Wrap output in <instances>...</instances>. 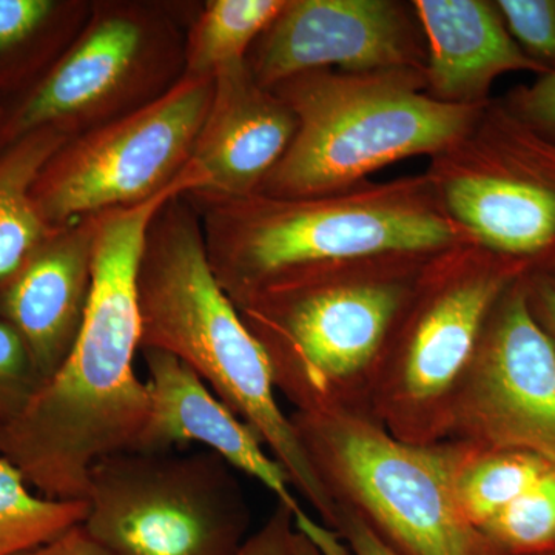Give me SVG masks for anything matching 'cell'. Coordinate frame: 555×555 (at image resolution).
<instances>
[{"label":"cell","instance_id":"cell-6","mask_svg":"<svg viewBox=\"0 0 555 555\" xmlns=\"http://www.w3.org/2000/svg\"><path fill=\"white\" fill-rule=\"evenodd\" d=\"M291 420L335 505L357 511L398 554L506 555L460 507L462 441L408 443L361 408L295 411Z\"/></svg>","mask_w":555,"mask_h":555},{"label":"cell","instance_id":"cell-21","mask_svg":"<svg viewBox=\"0 0 555 555\" xmlns=\"http://www.w3.org/2000/svg\"><path fill=\"white\" fill-rule=\"evenodd\" d=\"M553 463L531 452L465 443L455 476L460 507L478 531L540 480Z\"/></svg>","mask_w":555,"mask_h":555},{"label":"cell","instance_id":"cell-26","mask_svg":"<svg viewBox=\"0 0 555 555\" xmlns=\"http://www.w3.org/2000/svg\"><path fill=\"white\" fill-rule=\"evenodd\" d=\"M502 100L518 118L555 142V69L540 75L531 86L517 87Z\"/></svg>","mask_w":555,"mask_h":555},{"label":"cell","instance_id":"cell-23","mask_svg":"<svg viewBox=\"0 0 555 555\" xmlns=\"http://www.w3.org/2000/svg\"><path fill=\"white\" fill-rule=\"evenodd\" d=\"M481 532L506 555L555 553V465Z\"/></svg>","mask_w":555,"mask_h":555},{"label":"cell","instance_id":"cell-32","mask_svg":"<svg viewBox=\"0 0 555 555\" xmlns=\"http://www.w3.org/2000/svg\"><path fill=\"white\" fill-rule=\"evenodd\" d=\"M539 275L545 276L546 280L550 281V283L554 284V286H555V266H554V268L546 270L545 273H539Z\"/></svg>","mask_w":555,"mask_h":555},{"label":"cell","instance_id":"cell-9","mask_svg":"<svg viewBox=\"0 0 555 555\" xmlns=\"http://www.w3.org/2000/svg\"><path fill=\"white\" fill-rule=\"evenodd\" d=\"M221 456L118 452L94 463L83 528L108 555H236L250 511Z\"/></svg>","mask_w":555,"mask_h":555},{"label":"cell","instance_id":"cell-10","mask_svg":"<svg viewBox=\"0 0 555 555\" xmlns=\"http://www.w3.org/2000/svg\"><path fill=\"white\" fill-rule=\"evenodd\" d=\"M452 221L477 247L529 275L555 266V142L491 100L425 171Z\"/></svg>","mask_w":555,"mask_h":555},{"label":"cell","instance_id":"cell-24","mask_svg":"<svg viewBox=\"0 0 555 555\" xmlns=\"http://www.w3.org/2000/svg\"><path fill=\"white\" fill-rule=\"evenodd\" d=\"M507 31L543 72L555 69V0H495Z\"/></svg>","mask_w":555,"mask_h":555},{"label":"cell","instance_id":"cell-7","mask_svg":"<svg viewBox=\"0 0 555 555\" xmlns=\"http://www.w3.org/2000/svg\"><path fill=\"white\" fill-rule=\"evenodd\" d=\"M526 275L473 243L429 259L372 378L369 414L408 443L447 441L452 401L489 315Z\"/></svg>","mask_w":555,"mask_h":555},{"label":"cell","instance_id":"cell-19","mask_svg":"<svg viewBox=\"0 0 555 555\" xmlns=\"http://www.w3.org/2000/svg\"><path fill=\"white\" fill-rule=\"evenodd\" d=\"M68 139L60 130L40 129L0 150V281L56 229L40 215L33 188Z\"/></svg>","mask_w":555,"mask_h":555},{"label":"cell","instance_id":"cell-22","mask_svg":"<svg viewBox=\"0 0 555 555\" xmlns=\"http://www.w3.org/2000/svg\"><path fill=\"white\" fill-rule=\"evenodd\" d=\"M86 500H53L38 494L0 456V555H21L56 539L87 517Z\"/></svg>","mask_w":555,"mask_h":555},{"label":"cell","instance_id":"cell-11","mask_svg":"<svg viewBox=\"0 0 555 555\" xmlns=\"http://www.w3.org/2000/svg\"><path fill=\"white\" fill-rule=\"evenodd\" d=\"M211 96L214 78L182 76L155 101L69 138L36 179L40 215L62 228L173 188L184 178Z\"/></svg>","mask_w":555,"mask_h":555},{"label":"cell","instance_id":"cell-34","mask_svg":"<svg viewBox=\"0 0 555 555\" xmlns=\"http://www.w3.org/2000/svg\"><path fill=\"white\" fill-rule=\"evenodd\" d=\"M547 555H555V553H553V554H547Z\"/></svg>","mask_w":555,"mask_h":555},{"label":"cell","instance_id":"cell-8","mask_svg":"<svg viewBox=\"0 0 555 555\" xmlns=\"http://www.w3.org/2000/svg\"><path fill=\"white\" fill-rule=\"evenodd\" d=\"M185 36L160 7L107 2L13 104L0 108V150L40 129L67 137L118 119L184 76Z\"/></svg>","mask_w":555,"mask_h":555},{"label":"cell","instance_id":"cell-27","mask_svg":"<svg viewBox=\"0 0 555 555\" xmlns=\"http://www.w3.org/2000/svg\"><path fill=\"white\" fill-rule=\"evenodd\" d=\"M294 516L276 503L266 524L248 535L236 555H294Z\"/></svg>","mask_w":555,"mask_h":555},{"label":"cell","instance_id":"cell-20","mask_svg":"<svg viewBox=\"0 0 555 555\" xmlns=\"http://www.w3.org/2000/svg\"><path fill=\"white\" fill-rule=\"evenodd\" d=\"M287 0H210L185 35L184 76L215 78L221 69L246 62Z\"/></svg>","mask_w":555,"mask_h":555},{"label":"cell","instance_id":"cell-25","mask_svg":"<svg viewBox=\"0 0 555 555\" xmlns=\"http://www.w3.org/2000/svg\"><path fill=\"white\" fill-rule=\"evenodd\" d=\"M42 385L24 339L0 321V425L20 415Z\"/></svg>","mask_w":555,"mask_h":555},{"label":"cell","instance_id":"cell-29","mask_svg":"<svg viewBox=\"0 0 555 555\" xmlns=\"http://www.w3.org/2000/svg\"><path fill=\"white\" fill-rule=\"evenodd\" d=\"M21 555H108L87 532L83 525L73 526L64 534L56 537L49 543H43L35 550L27 551Z\"/></svg>","mask_w":555,"mask_h":555},{"label":"cell","instance_id":"cell-3","mask_svg":"<svg viewBox=\"0 0 555 555\" xmlns=\"http://www.w3.org/2000/svg\"><path fill=\"white\" fill-rule=\"evenodd\" d=\"M138 292L141 350H164L192 369L257 434L294 491L331 528L337 505L310 465L291 415L278 403L264 347L219 286L198 211L188 196L167 201L150 224Z\"/></svg>","mask_w":555,"mask_h":555},{"label":"cell","instance_id":"cell-16","mask_svg":"<svg viewBox=\"0 0 555 555\" xmlns=\"http://www.w3.org/2000/svg\"><path fill=\"white\" fill-rule=\"evenodd\" d=\"M94 217L56 228L0 281V321L30 350L43 383L72 352L93 272Z\"/></svg>","mask_w":555,"mask_h":555},{"label":"cell","instance_id":"cell-4","mask_svg":"<svg viewBox=\"0 0 555 555\" xmlns=\"http://www.w3.org/2000/svg\"><path fill=\"white\" fill-rule=\"evenodd\" d=\"M272 90L297 118L291 147L258 192L275 198L335 195L398 160L433 158L459 141L488 104L434 100L420 69H312Z\"/></svg>","mask_w":555,"mask_h":555},{"label":"cell","instance_id":"cell-12","mask_svg":"<svg viewBox=\"0 0 555 555\" xmlns=\"http://www.w3.org/2000/svg\"><path fill=\"white\" fill-rule=\"evenodd\" d=\"M528 276L496 302L449 412L447 441L531 452L555 465V347Z\"/></svg>","mask_w":555,"mask_h":555},{"label":"cell","instance_id":"cell-2","mask_svg":"<svg viewBox=\"0 0 555 555\" xmlns=\"http://www.w3.org/2000/svg\"><path fill=\"white\" fill-rule=\"evenodd\" d=\"M185 196L198 211L210 268L236 308L308 278L473 243L425 173L315 198Z\"/></svg>","mask_w":555,"mask_h":555},{"label":"cell","instance_id":"cell-30","mask_svg":"<svg viewBox=\"0 0 555 555\" xmlns=\"http://www.w3.org/2000/svg\"><path fill=\"white\" fill-rule=\"evenodd\" d=\"M528 287L532 312L555 347V286L535 273L528 276Z\"/></svg>","mask_w":555,"mask_h":555},{"label":"cell","instance_id":"cell-17","mask_svg":"<svg viewBox=\"0 0 555 555\" xmlns=\"http://www.w3.org/2000/svg\"><path fill=\"white\" fill-rule=\"evenodd\" d=\"M426 42V93L444 104L480 107L506 73L545 75L507 31L495 2L414 0Z\"/></svg>","mask_w":555,"mask_h":555},{"label":"cell","instance_id":"cell-18","mask_svg":"<svg viewBox=\"0 0 555 555\" xmlns=\"http://www.w3.org/2000/svg\"><path fill=\"white\" fill-rule=\"evenodd\" d=\"M91 7L60 0H0V93L27 89L64 53Z\"/></svg>","mask_w":555,"mask_h":555},{"label":"cell","instance_id":"cell-13","mask_svg":"<svg viewBox=\"0 0 555 555\" xmlns=\"http://www.w3.org/2000/svg\"><path fill=\"white\" fill-rule=\"evenodd\" d=\"M426 57L412 2L287 0L246 62L259 86L273 89L312 69L425 72Z\"/></svg>","mask_w":555,"mask_h":555},{"label":"cell","instance_id":"cell-14","mask_svg":"<svg viewBox=\"0 0 555 555\" xmlns=\"http://www.w3.org/2000/svg\"><path fill=\"white\" fill-rule=\"evenodd\" d=\"M149 379V414L134 452H169L181 443L203 444L233 469L254 477L294 516L298 534L312 540L326 537L299 503L286 470L273 459L257 434L240 418L179 358L158 349H144Z\"/></svg>","mask_w":555,"mask_h":555},{"label":"cell","instance_id":"cell-31","mask_svg":"<svg viewBox=\"0 0 555 555\" xmlns=\"http://www.w3.org/2000/svg\"><path fill=\"white\" fill-rule=\"evenodd\" d=\"M294 555H321L318 553L317 547L309 542L306 537L298 534L295 531L294 534Z\"/></svg>","mask_w":555,"mask_h":555},{"label":"cell","instance_id":"cell-15","mask_svg":"<svg viewBox=\"0 0 555 555\" xmlns=\"http://www.w3.org/2000/svg\"><path fill=\"white\" fill-rule=\"evenodd\" d=\"M295 133L294 112L276 91L259 86L247 62L221 69L189 163L203 179V189L190 195H255L286 155Z\"/></svg>","mask_w":555,"mask_h":555},{"label":"cell","instance_id":"cell-5","mask_svg":"<svg viewBox=\"0 0 555 555\" xmlns=\"http://www.w3.org/2000/svg\"><path fill=\"white\" fill-rule=\"evenodd\" d=\"M433 258L385 259L308 278L236 308L268 353L276 389L297 411L366 409L387 341Z\"/></svg>","mask_w":555,"mask_h":555},{"label":"cell","instance_id":"cell-33","mask_svg":"<svg viewBox=\"0 0 555 555\" xmlns=\"http://www.w3.org/2000/svg\"><path fill=\"white\" fill-rule=\"evenodd\" d=\"M2 104H3V94L0 93V108H2Z\"/></svg>","mask_w":555,"mask_h":555},{"label":"cell","instance_id":"cell-1","mask_svg":"<svg viewBox=\"0 0 555 555\" xmlns=\"http://www.w3.org/2000/svg\"><path fill=\"white\" fill-rule=\"evenodd\" d=\"M196 177L188 167L155 198L94 215L90 297L75 346L24 411L0 425V456L40 495L86 499L94 463L137 447L149 414L147 383L134 371L139 262L156 214L198 192Z\"/></svg>","mask_w":555,"mask_h":555},{"label":"cell","instance_id":"cell-28","mask_svg":"<svg viewBox=\"0 0 555 555\" xmlns=\"http://www.w3.org/2000/svg\"><path fill=\"white\" fill-rule=\"evenodd\" d=\"M332 529L341 535L350 555H400L350 506L337 505Z\"/></svg>","mask_w":555,"mask_h":555}]
</instances>
